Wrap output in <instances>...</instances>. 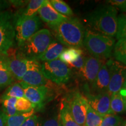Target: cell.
Instances as JSON below:
<instances>
[{
	"label": "cell",
	"mask_w": 126,
	"mask_h": 126,
	"mask_svg": "<svg viewBox=\"0 0 126 126\" xmlns=\"http://www.w3.org/2000/svg\"><path fill=\"white\" fill-rule=\"evenodd\" d=\"M91 27L99 33L113 37L117 31V11L113 6H101L88 16Z\"/></svg>",
	"instance_id": "1"
},
{
	"label": "cell",
	"mask_w": 126,
	"mask_h": 126,
	"mask_svg": "<svg viewBox=\"0 0 126 126\" xmlns=\"http://www.w3.org/2000/svg\"><path fill=\"white\" fill-rule=\"evenodd\" d=\"M51 29L57 40L63 45L75 48L83 46L84 28L78 19L69 18L65 21L52 26Z\"/></svg>",
	"instance_id": "2"
},
{
	"label": "cell",
	"mask_w": 126,
	"mask_h": 126,
	"mask_svg": "<svg viewBox=\"0 0 126 126\" xmlns=\"http://www.w3.org/2000/svg\"><path fill=\"white\" fill-rule=\"evenodd\" d=\"M83 45L93 57L103 60L111 56L115 40L113 37L87 29L85 31Z\"/></svg>",
	"instance_id": "3"
},
{
	"label": "cell",
	"mask_w": 126,
	"mask_h": 126,
	"mask_svg": "<svg viewBox=\"0 0 126 126\" xmlns=\"http://www.w3.org/2000/svg\"><path fill=\"white\" fill-rule=\"evenodd\" d=\"M54 42L51 33L47 29H40L20 47L21 52L29 59H36Z\"/></svg>",
	"instance_id": "4"
},
{
	"label": "cell",
	"mask_w": 126,
	"mask_h": 126,
	"mask_svg": "<svg viewBox=\"0 0 126 126\" xmlns=\"http://www.w3.org/2000/svg\"><path fill=\"white\" fill-rule=\"evenodd\" d=\"M14 15L11 11L0 13V55L5 56L15 43Z\"/></svg>",
	"instance_id": "5"
},
{
	"label": "cell",
	"mask_w": 126,
	"mask_h": 126,
	"mask_svg": "<svg viewBox=\"0 0 126 126\" xmlns=\"http://www.w3.org/2000/svg\"><path fill=\"white\" fill-rule=\"evenodd\" d=\"M14 20L15 42L20 47L30 37L39 31L41 21L37 15L30 17L14 16Z\"/></svg>",
	"instance_id": "6"
},
{
	"label": "cell",
	"mask_w": 126,
	"mask_h": 126,
	"mask_svg": "<svg viewBox=\"0 0 126 126\" xmlns=\"http://www.w3.org/2000/svg\"><path fill=\"white\" fill-rule=\"evenodd\" d=\"M41 69L45 78L56 85L64 84L70 78L71 71L70 67L59 59L42 62Z\"/></svg>",
	"instance_id": "7"
},
{
	"label": "cell",
	"mask_w": 126,
	"mask_h": 126,
	"mask_svg": "<svg viewBox=\"0 0 126 126\" xmlns=\"http://www.w3.org/2000/svg\"><path fill=\"white\" fill-rule=\"evenodd\" d=\"M20 81L34 86H46L53 89L55 83L45 78L41 69V64L35 59L28 60L26 73Z\"/></svg>",
	"instance_id": "8"
},
{
	"label": "cell",
	"mask_w": 126,
	"mask_h": 126,
	"mask_svg": "<svg viewBox=\"0 0 126 126\" xmlns=\"http://www.w3.org/2000/svg\"><path fill=\"white\" fill-rule=\"evenodd\" d=\"M23 89L25 97L31 102L34 109L43 108L47 100L53 96V89L46 86H34L26 84L23 82H19Z\"/></svg>",
	"instance_id": "9"
},
{
	"label": "cell",
	"mask_w": 126,
	"mask_h": 126,
	"mask_svg": "<svg viewBox=\"0 0 126 126\" xmlns=\"http://www.w3.org/2000/svg\"><path fill=\"white\" fill-rule=\"evenodd\" d=\"M110 74V82L108 92L111 94L118 93L126 81V65L110 59L106 63Z\"/></svg>",
	"instance_id": "10"
},
{
	"label": "cell",
	"mask_w": 126,
	"mask_h": 126,
	"mask_svg": "<svg viewBox=\"0 0 126 126\" xmlns=\"http://www.w3.org/2000/svg\"><path fill=\"white\" fill-rule=\"evenodd\" d=\"M4 56L14 79L20 82L27 70L29 58L22 52H16L13 48Z\"/></svg>",
	"instance_id": "11"
},
{
	"label": "cell",
	"mask_w": 126,
	"mask_h": 126,
	"mask_svg": "<svg viewBox=\"0 0 126 126\" xmlns=\"http://www.w3.org/2000/svg\"><path fill=\"white\" fill-rule=\"evenodd\" d=\"M75 121L80 126H85L89 104L85 96L79 92H74L66 101Z\"/></svg>",
	"instance_id": "12"
},
{
	"label": "cell",
	"mask_w": 126,
	"mask_h": 126,
	"mask_svg": "<svg viewBox=\"0 0 126 126\" xmlns=\"http://www.w3.org/2000/svg\"><path fill=\"white\" fill-rule=\"evenodd\" d=\"M87 91L85 97L91 108L97 114L104 117L108 114H112L110 110V95L108 92L92 94Z\"/></svg>",
	"instance_id": "13"
},
{
	"label": "cell",
	"mask_w": 126,
	"mask_h": 126,
	"mask_svg": "<svg viewBox=\"0 0 126 126\" xmlns=\"http://www.w3.org/2000/svg\"><path fill=\"white\" fill-rule=\"evenodd\" d=\"M104 64L103 60L97 59L93 56L85 58L83 67L79 72L83 79L92 85L96 78L102 65Z\"/></svg>",
	"instance_id": "14"
},
{
	"label": "cell",
	"mask_w": 126,
	"mask_h": 126,
	"mask_svg": "<svg viewBox=\"0 0 126 126\" xmlns=\"http://www.w3.org/2000/svg\"><path fill=\"white\" fill-rule=\"evenodd\" d=\"M38 14L40 19L47 23L50 28L65 21L69 18L55 10L50 3V1L47 0H45V2L39 9Z\"/></svg>",
	"instance_id": "15"
},
{
	"label": "cell",
	"mask_w": 126,
	"mask_h": 126,
	"mask_svg": "<svg viewBox=\"0 0 126 126\" xmlns=\"http://www.w3.org/2000/svg\"><path fill=\"white\" fill-rule=\"evenodd\" d=\"M110 82V74L106 63L100 68L95 80L91 86L94 94L108 92Z\"/></svg>",
	"instance_id": "16"
},
{
	"label": "cell",
	"mask_w": 126,
	"mask_h": 126,
	"mask_svg": "<svg viewBox=\"0 0 126 126\" xmlns=\"http://www.w3.org/2000/svg\"><path fill=\"white\" fill-rule=\"evenodd\" d=\"M65 50L64 46L62 44L56 42H53L50 44L46 50L36 58L37 60L46 62L51 61L58 59L62 52Z\"/></svg>",
	"instance_id": "17"
},
{
	"label": "cell",
	"mask_w": 126,
	"mask_h": 126,
	"mask_svg": "<svg viewBox=\"0 0 126 126\" xmlns=\"http://www.w3.org/2000/svg\"><path fill=\"white\" fill-rule=\"evenodd\" d=\"M14 80L5 58L3 55H0V90L10 86Z\"/></svg>",
	"instance_id": "18"
},
{
	"label": "cell",
	"mask_w": 126,
	"mask_h": 126,
	"mask_svg": "<svg viewBox=\"0 0 126 126\" xmlns=\"http://www.w3.org/2000/svg\"><path fill=\"white\" fill-rule=\"evenodd\" d=\"M45 0H31L28 1V5L25 9L19 11L14 16L30 17L36 16Z\"/></svg>",
	"instance_id": "19"
},
{
	"label": "cell",
	"mask_w": 126,
	"mask_h": 126,
	"mask_svg": "<svg viewBox=\"0 0 126 126\" xmlns=\"http://www.w3.org/2000/svg\"><path fill=\"white\" fill-rule=\"evenodd\" d=\"M62 126H80L75 122L67 102H63L59 113Z\"/></svg>",
	"instance_id": "20"
},
{
	"label": "cell",
	"mask_w": 126,
	"mask_h": 126,
	"mask_svg": "<svg viewBox=\"0 0 126 126\" xmlns=\"http://www.w3.org/2000/svg\"><path fill=\"white\" fill-rule=\"evenodd\" d=\"M17 98L15 97H9L0 96V103L2 109V112L6 116H12L14 115L20 114L15 108V103Z\"/></svg>",
	"instance_id": "21"
},
{
	"label": "cell",
	"mask_w": 126,
	"mask_h": 126,
	"mask_svg": "<svg viewBox=\"0 0 126 126\" xmlns=\"http://www.w3.org/2000/svg\"><path fill=\"white\" fill-rule=\"evenodd\" d=\"M83 54L82 50L75 47H70L65 49L59 57L60 60L67 65H68L76 60L81 55Z\"/></svg>",
	"instance_id": "22"
},
{
	"label": "cell",
	"mask_w": 126,
	"mask_h": 126,
	"mask_svg": "<svg viewBox=\"0 0 126 126\" xmlns=\"http://www.w3.org/2000/svg\"><path fill=\"white\" fill-rule=\"evenodd\" d=\"M110 110L114 114L126 111L125 103L119 92L111 94L110 96Z\"/></svg>",
	"instance_id": "23"
},
{
	"label": "cell",
	"mask_w": 126,
	"mask_h": 126,
	"mask_svg": "<svg viewBox=\"0 0 126 126\" xmlns=\"http://www.w3.org/2000/svg\"><path fill=\"white\" fill-rule=\"evenodd\" d=\"M113 50L116 61L126 65V39H119Z\"/></svg>",
	"instance_id": "24"
},
{
	"label": "cell",
	"mask_w": 126,
	"mask_h": 126,
	"mask_svg": "<svg viewBox=\"0 0 126 126\" xmlns=\"http://www.w3.org/2000/svg\"><path fill=\"white\" fill-rule=\"evenodd\" d=\"M35 109L28 113H20L12 116H6L5 126H21L25 121L34 114Z\"/></svg>",
	"instance_id": "25"
},
{
	"label": "cell",
	"mask_w": 126,
	"mask_h": 126,
	"mask_svg": "<svg viewBox=\"0 0 126 126\" xmlns=\"http://www.w3.org/2000/svg\"><path fill=\"white\" fill-rule=\"evenodd\" d=\"M2 96L15 98H21L25 97V94L20 83L14 82L7 88Z\"/></svg>",
	"instance_id": "26"
},
{
	"label": "cell",
	"mask_w": 126,
	"mask_h": 126,
	"mask_svg": "<svg viewBox=\"0 0 126 126\" xmlns=\"http://www.w3.org/2000/svg\"><path fill=\"white\" fill-rule=\"evenodd\" d=\"M103 117L94 111L89 105L86 113L85 126H100Z\"/></svg>",
	"instance_id": "27"
},
{
	"label": "cell",
	"mask_w": 126,
	"mask_h": 126,
	"mask_svg": "<svg viewBox=\"0 0 126 126\" xmlns=\"http://www.w3.org/2000/svg\"><path fill=\"white\" fill-rule=\"evenodd\" d=\"M49 1L55 10L61 15L65 16H70L73 15V12L72 9H71L70 6L66 4L64 1H61V0H51Z\"/></svg>",
	"instance_id": "28"
},
{
	"label": "cell",
	"mask_w": 126,
	"mask_h": 126,
	"mask_svg": "<svg viewBox=\"0 0 126 126\" xmlns=\"http://www.w3.org/2000/svg\"><path fill=\"white\" fill-rule=\"evenodd\" d=\"M16 110L20 113H28L34 109V106L25 97L17 98L15 103Z\"/></svg>",
	"instance_id": "29"
},
{
	"label": "cell",
	"mask_w": 126,
	"mask_h": 126,
	"mask_svg": "<svg viewBox=\"0 0 126 126\" xmlns=\"http://www.w3.org/2000/svg\"><path fill=\"white\" fill-rule=\"evenodd\" d=\"M123 122L122 118L114 114H108L102 119L100 126H119Z\"/></svg>",
	"instance_id": "30"
},
{
	"label": "cell",
	"mask_w": 126,
	"mask_h": 126,
	"mask_svg": "<svg viewBox=\"0 0 126 126\" xmlns=\"http://www.w3.org/2000/svg\"><path fill=\"white\" fill-rule=\"evenodd\" d=\"M116 38L118 40L126 39V14H122L118 17Z\"/></svg>",
	"instance_id": "31"
},
{
	"label": "cell",
	"mask_w": 126,
	"mask_h": 126,
	"mask_svg": "<svg viewBox=\"0 0 126 126\" xmlns=\"http://www.w3.org/2000/svg\"><path fill=\"white\" fill-rule=\"evenodd\" d=\"M37 126H62L60 115L43 120L38 119Z\"/></svg>",
	"instance_id": "32"
},
{
	"label": "cell",
	"mask_w": 126,
	"mask_h": 126,
	"mask_svg": "<svg viewBox=\"0 0 126 126\" xmlns=\"http://www.w3.org/2000/svg\"><path fill=\"white\" fill-rule=\"evenodd\" d=\"M114 7H117L123 12H126V0H109L107 1Z\"/></svg>",
	"instance_id": "33"
},
{
	"label": "cell",
	"mask_w": 126,
	"mask_h": 126,
	"mask_svg": "<svg viewBox=\"0 0 126 126\" xmlns=\"http://www.w3.org/2000/svg\"><path fill=\"white\" fill-rule=\"evenodd\" d=\"M85 57L83 56V54L80 56L76 60L74 61L70 64H68V67H71L72 68H75L78 69V70H80L83 67V64H84L85 60Z\"/></svg>",
	"instance_id": "34"
},
{
	"label": "cell",
	"mask_w": 126,
	"mask_h": 126,
	"mask_svg": "<svg viewBox=\"0 0 126 126\" xmlns=\"http://www.w3.org/2000/svg\"><path fill=\"white\" fill-rule=\"evenodd\" d=\"M39 117L34 114L25 121L21 126H37Z\"/></svg>",
	"instance_id": "35"
},
{
	"label": "cell",
	"mask_w": 126,
	"mask_h": 126,
	"mask_svg": "<svg viewBox=\"0 0 126 126\" xmlns=\"http://www.w3.org/2000/svg\"><path fill=\"white\" fill-rule=\"evenodd\" d=\"M10 6V3L9 1H4V0H0V13L4 11L7 10Z\"/></svg>",
	"instance_id": "36"
},
{
	"label": "cell",
	"mask_w": 126,
	"mask_h": 126,
	"mask_svg": "<svg viewBox=\"0 0 126 126\" xmlns=\"http://www.w3.org/2000/svg\"><path fill=\"white\" fill-rule=\"evenodd\" d=\"M119 93L122 96V97L123 99L124 103H125V105H126V81L124 83L123 85L122 88H121V89L120 90Z\"/></svg>",
	"instance_id": "37"
},
{
	"label": "cell",
	"mask_w": 126,
	"mask_h": 126,
	"mask_svg": "<svg viewBox=\"0 0 126 126\" xmlns=\"http://www.w3.org/2000/svg\"><path fill=\"white\" fill-rule=\"evenodd\" d=\"M6 116L2 111H0V126H5Z\"/></svg>",
	"instance_id": "38"
},
{
	"label": "cell",
	"mask_w": 126,
	"mask_h": 126,
	"mask_svg": "<svg viewBox=\"0 0 126 126\" xmlns=\"http://www.w3.org/2000/svg\"><path fill=\"white\" fill-rule=\"evenodd\" d=\"M122 126H126V120L123 121L122 123Z\"/></svg>",
	"instance_id": "39"
}]
</instances>
